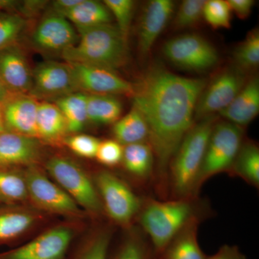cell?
<instances>
[{"mask_svg":"<svg viewBox=\"0 0 259 259\" xmlns=\"http://www.w3.org/2000/svg\"><path fill=\"white\" fill-rule=\"evenodd\" d=\"M259 111V81L252 78L245 83L234 100L220 112L226 121L240 127L249 124Z\"/></svg>","mask_w":259,"mask_h":259,"instance_id":"cell-21","label":"cell"},{"mask_svg":"<svg viewBox=\"0 0 259 259\" xmlns=\"http://www.w3.org/2000/svg\"><path fill=\"white\" fill-rule=\"evenodd\" d=\"M45 2L42 1H28L23 3V7L22 8L24 14L32 15L35 14L39 10H42L44 5L46 4Z\"/></svg>","mask_w":259,"mask_h":259,"instance_id":"cell-42","label":"cell"},{"mask_svg":"<svg viewBox=\"0 0 259 259\" xmlns=\"http://www.w3.org/2000/svg\"><path fill=\"white\" fill-rule=\"evenodd\" d=\"M25 25V19L20 15H0V51L15 45Z\"/></svg>","mask_w":259,"mask_h":259,"instance_id":"cell-36","label":"cell"},{"mask_svg":"<svg viewBox=\"0 0 259 259\" xmlns=\"http://www.w3.org/2000/svg\"><path fill=\"white\" fill-rule=\"evenodd\" d=\"M206 259H246V256L237 245H224L214 254Z\"/></svg>","mask_w":259,"mask_h":259,"instance_id":"cell-40","label":"cell"},{"mask_svg":"<svg viewBox=\"0 0 259 259\" xmlns=\"http://www.w3.org/2000/svg\"><path fill=\"white\" fill-rule=\"evenodd\" d=\"M112 134L115 141L122 146L148 143L149 135L147 122L134 106L127 115L114 123Z\"/></svg>","mask_w":259,"mask_h":259,"instance_id":"cell-26","label":"cell"},{"mask_svg":"<svg viewBox=\"0 0 259 259\" xmlns=\"http://www.w3.org/2000/svg\"><path fill=\"white\" fill-rule=\"evenodd\" d=\"M227 2L231 11L241 20H245L249 17L255 3L253 0H228Z\"/></svg>","mask_w":259,"mask_h":259,"instance_id":"cell-39","label":"cell"},{"mask_svg":"<svg viewBox=\"0 0 259 259\" xmlns=\"http://www.w3.org/2000/svg\"><path fill=\"white\" fill-rule=\"evenodd\" d=\"M243 142V127L228 121L216 122L206 148L199 171L196 194L214 175L227 172L233 165Z\"/></svg>","mask_w":259,"mask_h":259,"instance_id":"cell-7","label":"cell"},{"mask_svg":"<svg viewBox=\"0 0 259 259\" xmlns=\"http://www.w3.org/2000/svg\"><path fill=\"white\" fill-rule=\"evenodd\" d=\"M122 162L126 171L139 180H149L154 172V154L148 143L124 146Z\"/></svg>","mask_w":259,"mask_h":259,"instance_id":"cell-25","label":"cell"},{"mask_svg":"<svg viewBox=\"0 0 259 259\" xmlns=\"http://www.w3.org/2000/svg\"><path fill=\"white\" fill-rule=\"evenodd\" d=\"M0 203L3 205L30 204L23 171L0 166Z\"/></svg>","mask_w":259,"mask_h":259,"instance_id":"cell-28","label":"cell"},{"mask_svg":"<svg viewBox=\"0 0 259 259\" xmlns=\"http://www.w3.org/2000/svg\"><path fill=\"white\" fill-rule=\"evenodd\" d=\"M81 221L66 220L42 231L30 241L0 253V259H66L77 235Z\"/></svg>","mask_w":259,"mask_h":259,"instance_id":"cell-6","label":"cell"},{"mask_svg":"<svg viewBox=\"0 0 259 259\" xmlns=\"http://www.w3.org/2000/svg\"><path fill=\"white\" fill-rule=\"evenodd\" d=\"M231 13L228 2L209 0L204 6L203 18L214 29L228 28L231 26Z\"/></svg>","mask_w":259,"mask_h":259,"instance_id":"cell-33","label":"cell"},{"mask_svg":"<svg viewBox=\"0 0 259 259\" xmlns=\"http://www.w3.org/2000/svg\"><path fill=\"white\" fill-rule=\"evenodd\" d=\"M215 115L193 124L179 146L170 164L168 190L172 198L197 197L196 185L213 127Z\"/></svg>","mask_w":259,"mask_h":259,"instance_id":"cell-3","label":"cell"},{"mask_svg":"<svg viewBox=\"0 0 259 259\" xmlns=\"http://www.w3.org/2000/svg\"><path fill=\"white\" fill-rule=\"evenodd\" d=\"M13 94L10 93L7 88H5L4 83L2 81L0 78V102L2 104L6 101L7 100L10 98V97L13 96Z\"/></svg>","mask_w":259,"mask_h":259,"instance_id":"cell-43","label":"cell"},{"mask_svg":"<svg viewBox=\"0 0 259 259\" xmlns=\"http://www.w3.org/2000/svg\"><path fill=\"white\" fill-rule=\"evenodd\" d=\"M125 231L118 244L110 248L107 259L156 258L151 243L141 228L133 226Z\"/></svg>","mask_w":259,"mask_h":259,"instance_id":"cell-24","label":"cell"},{"mask_svg":"<svg viewBox=\"0 0 259 259\" xmlns=\"http://www.w3.org/2000/svg\"><path fill=\"white\" fill-rule=\"evenodd\" d=\"M79 41L62 53L67 63L101 66L114 70L128 60L127 40L112 24L78 30Z\"/></svg>","mask_w":259,"mask_h":259,"instance_id":"cell-4","label":"cell"},{"mask_svg":"<svg viewBox=\"0 0 259 259\" xmlns=\"http://www.w3.org/2000/svg\"><path fill=\"white\" fill-rule=\"evenodd\" d=\"M163 53L172 64L187 71H208L219 61L215 48L198 34H185L170 39L163 45Z\"/></svg>","mask_w":259,"mask_h":259,"instance_id":"cell-10","label":"cell"},{"mask_svg":"<svg viewBox=\"0 0 259 259\" xmlns=\"http://www.w3.org/2000/svg\"><path fill=\"white\" fill-rule=\"evenodd\" d=\"M173 2L152 0L146 5L138 26V45L142 56H148L174 12Z\"/></svg>","mask_w":259,"mask_h":259,"instance_id":"cell-18","label":"cell"},{"mask_svg":"<svg viewBox=\"0 0 259 259\" xmlns=\"http://www.w3.org/2000/svg\"><path fill=\"white\" fill-rule=\"evenodd\" d=\"M87 100L88 94L76 92L55 100L54 104L64 115L70 134L81 132L88 121Z\"/></svg>","mask_w":259,"mask_h":259,"instance_id":"cell-30","label":"cell"},{"mask_svg":"<svg viewBox=\"0 0 259 259\" xmlns=\"http://www.w3.org/2000/svg\"><path fill=\"white\" fill-rule=\"evenodd\" d=\"M123 146L115 140L100 141L97 150V161L104 166L113 167L122 162Z\"/></svg>","mask_w":259,"mask_h":259,"instance_id":"cell-38","label":"cell"},{"mask_svg":"<svg viewBox=\"0 0 259 259\" xmlns=\"http://www.w3.org/2000/svg\"><path fill=\"white\" fill-rule=\"evenodd\" d=\"M30 95L40 98H60L76 93L77 85L68 63L45 61L37 65L32 74Z\"/></svg>","mask_w":259,"mask_h":259,"instance_id":"cell-13","label":"cell"},{"mask_svg":"<svg viewBox=\"0 0 259 259\" xmlns=\"http://www.w3.org/2000/svg\"><path fill=\"white\" fill-rule=\"evenodd\" d=\"M67 63V62H66ZM71 66L78 90L90 95H129L134 93L133 83L119 76L114 70L78 63Z\"/></svg>","mask_w":259,"mask_h":259,"instance_id":"cell-14","label":"cell"},{"mask_svg":"<svg viewBox=\"0 0 259 259\" xmlns=\"http://www.w3.org/2000/svg\"><path fill=\"white\" fill-rule=\"evenodd\" d=\"M23 173L29 203L32 207L50 215L64 216L67 220L82 221L88 217L74 199L60 186L49 180L37 165L27 167Z\"/></svg>","mask_w":259,"mask_h":259,"instance_id":"cell-8","label":"cell"},{"mask_svg":"<svg viewBox=\"0 0 259 259\" xmlns=\"http://www.w3.org/2000/svg\"><path fill=\"white\" fill-rule=\"evenodd\" d=\"M207 83L204 79L179 76L155 64L133 84L134 106L147 122L155 179L162 197L168 190L170 164L193 125L196 105Z\"/></svg>","mask_w":259,"mask_h":259,"instance_id":"cell-1","label":"cell"},{"mask_svg":"<svg viewBox=\"0 0 259 259\" xmlns=\"http://www.w3.org/2000/svg\"><path fill=\"white\" fill-rule=\"evenodd\" d=\"M0 127L5 128L4 124H3V104L1 102H0Z\"/></svg>","mask_w":259,"mask_h":259,"instance_id":"cell-44","label":"cell"},{"mask_svg":"<svg viewBox=\"0 0 259 259\" xmlns=\"http://www.w3.org/2000/svg\"><path fill=\"white\" fill-rule=\"evenodd\" d=\"M236 67L245 72L255 69L259 64V32L251 30L245 40L235 49L233 54Z\"/></svg>","mask_w":259,"mask_h":259,"instance_id":"cell-32","label":"cell"},{"mask_svg":"<svg viewBox=\"0 0 259 259\" xmlns=\"http://www.w3.org/2000/svg\"><path fill=\"white\" fill-rule=\"evenodd\" d=\"M197 197L143 200L138 214L140 228L157 258L168 243L194 218L204 217Z\"/></svg>","mask_w":259,"mask_h":259,"instance_id":"cell-2","label":"cell"},{"mask_svg":"<svg viewBox=\"0 0 259 259\" xmlns=\"http://www.w3.org/2000/svg\"><path fill=\"white\" fill-rule=\"evenodd\" d=\"M0 78L13 95H28L32 89V74L23 51L13 45L0 51Z\"/></svg>","mask_w":259,"mask_h":259,"instance_id":"cell-19","label":"cell"},{"mask_svg":"<svg viewBox=\"0 0 259 259\" xmlns=\"http://www.w3.org/2000/svg\"><path fill=\"white\" fill-rule=\"evenodd\" d=\"M46 168L88 216L97 219L105 214L93 180L79 165L69 158L54 156L48 160Z\"/></svg>","mask_w":259,"mask_h":259,"instance_id":"cell-5","label":"cell"},{"mask_svg":"<svg viewBox=\"0 0 259 259\" xmlns=\"http://www.w3.org/2000/svg\"><path fill=\"white\" fill-rule=\"evenodd\" d=\"M113 233L112 223L93 227L74 242L66 259H107Z\"/></svg>","mask_w":259,"mask_h":259,"instance_id":"cell-20","label":"cell"},{"mask_svg":"<svg viewBox=\"0 0 259 259\" xmlns=\"http://www.w3.org/2000/svg\"><path fill=\"white\" fill-rule=\"evenodd\" d=\"M204 0H185L181 4L174 20L176 29H185L194 26L203 17Z\"/></svg>","mask_w":259,"mask_h":259,"instance_id":"cell-35","label":"cell"},{"mask_svg":"<svg viewBox=\"0 0 259 259\" xmlns=\"http://www.w3.org/2000/svg\"><path fill=\"white\" fill-rule=\"evenodd\" d=\"M37 139L40 142L58 144L68 134L67 122L55 104L39 102L36 118Z\"/></svg>","mask_w":259,"mask_h":259,"instance_id":"cell-23","label":"cell"},{"mask_svg":"<svg viewBox=\"0 0 259 259\" xmlns=\"http://www.w3.org/2000/svg\"><path fill=\"white\" fill-rule=\"evenodd\" d=\"M228 174L258 189L259 149L255 143L243 141Z\"/></svg>","mask_w":259,"mask_h":259,"instance_id":"cell-29","label":"cell"},{"mask_svg":"<svg viewBox=\"0 0 259 259\" xmlns=\"http://www.w3.org/2000/svg\"><path fill=\"white\" fill-rule=\"evenodd\" d=\"M81 1L82 0H57L53 3V6L55 13L63 16L79 5Z\"/></svg>","mask_w":259,"mask_h":259,"instance_id":"cell-41","label":"cell"},{"mask_svg":"<svg viewBox=\"0 0 259 259\" xmlns=\"http://www.w3.org/2000/svg\"><path fill=\"white\" fill-rule=\"evenodd\" d=\"M50 216L30 204L0 206V246L21 241L44 226Z\"/></svg>","mask_w":259,"mask_h":259,"instance_id":"cell-12","label":"cell"},{"mask_svg":"<svg viewBox=\"0 0 259 259\" xmlns=\"http://www.w3.org/2000/svg\"><path fill=\"white\" fill-rule=\"evenodd\" d=\"M245 81V72L236 66L221 71L215 77L207 83L197 102L194 119L199 121L215 115L226 109L234 100Z\"/></svg>","mask_w":259,"mask_h":259,"instance_id":"cell-11","label":"cell"},{"mask_svg":"<svg viewBox=\"0 0 259 259\" xmlns=\"http://www.w3.org/2000/svg\"><path fill=\"white\" fill-rule=\"evenodd\" d=\"M202 217L194 218L168 243L155 259H206L207 255L198 242V229Z\"/></svg>","mask_w":259,"mask_h":259,"instance_id":"cell-22","label":"cell"},{"mask_svg":"<svg viewBox=\"0 0 259 259\" xmlns=\"http://www.w3.org/2000/svg\"><path fill=\"white\" fill-rule=\"evenodd\" d=\"M64 143L67 147L81 157H96L100 141L94 136L86 134H76L66 137Z\"/></svg>","mask_w":259,"mask_h":259,"instance_id":"cell-37","label":"cell"},{"mask_svg":"<svg viewBox=\"0 0 259 259\" xmlns=\"http://www.w3.org/2000/svg\"><path fill=\"white\" fill-rule=\"evenodd\" d=\"M105 214L112 224L127 229L137 219L143 200L128 185L107 170L97 172L93 180Z\"/></svg>","mask_w":259,"mask_h":259,"instance_id":"cell-9","label":"cell"},{"mask_svg":"<svg viewBox=\"0 0 259 259\" xmlns=\"http://www.w3.org/2000/svg\"><path fill=\"white\" fill-rule=\"evenodd\" d=\"M104 4L117 21V28L127 40L134 11V2L131 0H105Z\"/></svg>","mask_w":259,"mask_h":259,"instance_id":"cell-34","label":"cell"},{"mask_svg":"<svg viewBox=\"0 0 259 259\" xmlns=\"http://www.w3.org/2000/svg\"><path fill=\"white\" fill-rule=\"evenodd\" d=\"M77 35L69 20L55 13L46 16L37 25L32 35L37 49L46 52H61L74 47Z\"/></svg>","mask_w":259,"mask_h":259,"instance_id":"cell-15","label":"cell"},{"mask_svg":"<svg viewBox=\"0 0 259 259\" xmlns=\"http://www.w3.org/2000/svg\"><path fill=\"white\" fill-rule=\"evenodd\" d=\"M5 128H3V127H0V132H2V131H4Z\"/></svg>","mask_w":259,"mask_h":259,"instance_id":"cell-45","label":"cell"},{"mask_svg":"<svg viewBox=\"0 0 259 259\" xmlns=\"http://www.w3.org/2000/svg\"><path fill=\"white\" fill-rule=\"evenodd\" d=\"M41 155V142L36 138L6 130L0 132V166H35Z\"/></svg>","mask_w":259,"mask_h":259,"instance_id":"cell-16","label":"cell"},{"mask_svg":"<svg viewBox=\"0 0 259 259\" xmlns=\"http://www.w3.org/2000/svg\"><path fill=\"white\" fill-rule=\"evenodd\" d=\"M39 102L29 95H14L3 103V124L10 132L36 138Z\"/></svg>","mask_w":259,"mask_h":259,"instance_id":"cell-17","label":"cell"},{"mask_svg":"<svg viewBox=\"0 0 259 259\" xmlns=\"http://www.w3.org/2000/svg\"><path fill=\"white\" fill-rule=\"evenodd\" d=\"M122 110V104L115 97L88 94V119L93 123L114 124L120 118Z\"/></svg>","mask_w":259,"mask_h":259,"instance_id":"cell-31","label":"cell"},{"mask_svg":"<svg viewBox=\"0 0 259 259\" xmlns=\"http://www.w3.org/2000/svg\"><path fill=\"white\" fill-rule=\"evenodd\" d=\"M63 16L74 23L77 30L111 24L113 19L105 5L95 0H82Z\"/></svg>","mask_w":259,"mask_h":259,"instance_id":"cell-27","label":"cell"}]
</instances>
